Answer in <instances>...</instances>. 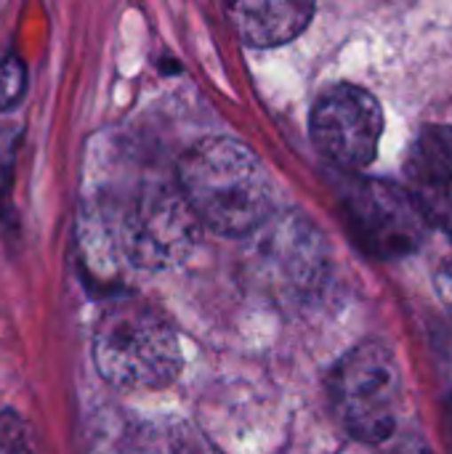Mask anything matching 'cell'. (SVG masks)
<instances>
[{
	"label": "cell",
	"instance_id": "obj_1",
	"mask_svg": "<svg viewBox=\"0 0 452 454\" xmlns=\"http://www.w3.org/2000/svg\"><path fill=\"white\" fill-rule=\"evenodd\" d=\"M178 192L200 226L224 237L258 231L272 213V181L261 160L237 138L208 136L178 160Z\"/></svg>",
	"mask_w": 452,
	"mask_h": 454
},
{
	"label": "cell",
	"instance_id": "obj_9",
	"mask_svg": "<svg viewBox=\"0 0 452 454\" xmlns=\"http://www.w3.org/2000/svg\"><path fill=\"white\" fill-rule=\"evenodd\" d=\"M120 454H202V450L184 423L155 418L128 431Z\"/></svg>",
	"mask_w": 452,
	"mask_h": 454
},
{
	"label": "cell",
	"instance_id": "obj_13",
	"mask_svg": "<svg viewBox=\"0 0 452 454\" xmlns=\"http://www.w3.org/2000/svg\"><path fill=\"white\" fill-rule=\"evenodd\" d=\"M434 287H437V295L440 301L445 303V309L452 314V255L437 269V277H434Z\"/></svg>",
	"mask_w": 452,
	"mask_h": 454
},
{
	"label": "cell",
	"instance_id": "obj_5",
	"mask_svg": "<svg viewBox=\"0 0 452 454\" xmlns=\"http://www.w3.org/2000/svg\"><path fill=\"white\" fill-rule=\"evenodd\" d=\"M344 210L354 239L376 258H405L426 239L429 226L413 194L392 181L362 178L352 184L344 194Z\"/></svg>",
	"mask_w": 452,
	"mask_h": 454
},
{
	"label": "cell",
	"instance_id": "obj_11",
	"mask_svg": "<svg viewBox=\"0 0 452 454\" xmlns=\"http://www.w3.org/2000/svg\"><path fill=\"white\" fill-rule=\"evenodd\" d=\"M24 88H27L24 61L13 51L3 53L0 56V112L16 106L19 98L24 96Z\"/></svg>",
	"mask_w": 452,
	"mask_h": 454
},
{
	"label": "cell",
	"instance_id": "obj_4",
	"mask_svg": "<svg viewBox=\"0 0 452 454\" xmlns=\"http://www.w3.org/2000/svg\"><path fill=\"white\" fill-rule=\"evenodd\" d=\"M200 239V221L178 186L144 184L123 207L117 221L120 253L144 271L173 269L189 258Z\"/></svg>",
	"mask_w": 452,
	"mask_h": 454
},
{
	"label": "cell",
	"instance_id": "obj_7",
	"mask_svg": "<svg viewBox=\"0 0 452 454\" xmlns=\"http://www.w3.org/2000/svg\"><path fill=\"white\" fill-rule=\"evenodd\" d=\"M314 5L309 3H237L232 5V19L237 35L253 48H272L298 37Z\"/></svg>",
	"mask_w": 452,
	"mask_h": 454
},
{
	"label": "cell",
	"instance_id": "obj_14",
	"mask_svg": "<svg viewBox=\"0 0 452 454\" xmlns=\"http://www.w3.org/2000/svg\"><path fill=\"white\" fill-rule=\"evenodd\" d=\"M400 454H429L424 447H408V450H402Z\"/></svg>",
	"mask_w": 452,
	"mask_h": 454
},
{
	"label": "cell",
	"instance_id": "obj_2",
	"mask_svg": "<svg viewBox=\"0 0 452 454\" xmlns=\"http://www.w3.org/2000/svg\"><path fill=\"white\" fill-rule=\"evenodd\" d=\"M93 364L115 388H165L184 367L176 330L141 303H117L96 325Z\"/></svg>",
	"mask_w": 452,
	"mask_h": 454
},
{
	"label": "cell",
	"instance_id": "obj_3",
	"mask_svg": "<svg viewBox=\"0 0 452 454\" xmlns=\"http://www.w3.org/2000/svg\"><path fill=\"white\" fill-rule=\"evenodd\" d=\"M330 396L352 439L362 444L392 439L402 404V372L394 351L376 340L352 348L330 378Z\"/></svg>",
	"mask_w": 452,
	"mask_h": 454
},
{
	"label": "cell",
	"instance_id": "obj_8",
	"mask_svg": "<svg viewBox=\"0 0 452 454\" xmlns=\"http://www.w3.org/2000/svg\"><path fill=\"white\" fill-rule=\"evenodd\" d=\"M405 173L413 189H429L452 181V128L426 125L408 149Z\"/></svg>",
	"mask_w": 452,
	"mask_h": 454
},
{
	"label": "cell",
	"instance_id": "obj_10",
	"mask_svg": "<svg viewBox=\"0 0 452 454\" xmlns=\"http://www.w3.org/2000/svg\"><path fill=\"white\" fill-rule=\"evenodd\" d=\"M426 226L440 229L452 239V181L429 186V189H413L410 192Z\"/></svg>",
	"mask_w": 452,
	"mask_h": 454
},
{
	"label": "cell",
	"instance_id": "obj_12",
	"mask_svg": "<svg viewBox=\"0 0 452 454\" xmlns=\"http://www.w3.org/2000/svg\"><path fill=\"white\" fill-rule=\"evenodd\" d=\"M27 431L11 415L0 418V454H29L27 452Z\"/></svg>",
	"mask_w": 452,
	"mask_h": 454
},
{
	"label": "cell",
	"instance_id": "obj_6",
	"mask_svg": "<svg viewBox=\"0 0 452 454\" xmlns=\"http://www.w3.org/2000/svg\"><path fill=\"white\" fill-rule=\"evenodd\" d=\"M312 141L338 168L357 170L376 160L384 112L373 93L360 85L328 88L312 109Z\"/></svg>",
	"mask_w": 452,
	"mask_h": 454
}]
</instances>
